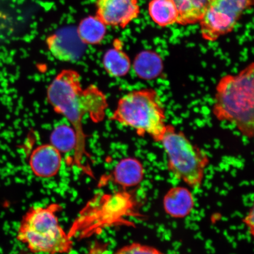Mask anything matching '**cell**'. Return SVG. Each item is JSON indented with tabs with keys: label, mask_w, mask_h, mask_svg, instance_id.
<instances>
[{
	"label": "cell",
	"mask_w": 254,
	"mask_h": 254,
	"mask_svg": "<svg viewBox=\"0 0 254 254\" xmlns=\"http://www.w3.org/2000/svg\"><path fill=\"white\" fill-rule=\"evenodd\" d=\"M51 144L61 153L74 151L77 136L71 126L62 125L57 126L50 135Z\"/></svg>",
	"instance_id": "obj_17"
},
{
	"label": "cell",
	"mask_w": 254,
	"mask_h": 254,
	"mask_svg": "<svg viewBox=\"0 0 254 254\" xmlns=\"http://www.w3.org/2000/svg\"><path fill=\"white\" fill-rule=\"evenodd\" d=\"M254 63L236 74H227L218 82L212 113L219 122L231 124L241 134L253 138L254 133Z\"/></svg>",
	"instance_id": "obj_2"
},
{
	"label": "cell",
	"mask_w": 254,
	"mask_h": 254,
	"mask_svg": "<svg viewBox=\"0 0 254 254\" xmlns=\"http://www.w3.org/2000/svg\"><path fill=\"white\" fill-rule=\"evenodd\" d=\"M110 119L134 130L141 137L148 135L160 142L166 131V109L158 92L151 88L134 90L120 98Z\"/></svg>",
	"instance_id": "obj_3"
},
{
	"label": "cell",
	"mask_w": 254,
	"mask_h": 254,
	"mask_svg": "<svg viewBox=\"0 0 254 254\" xmlns=\"http://www.w3.org/2000/svg\"><path fill=\"white\" fill-rule=\"evenodd\" d=\"M163 62L160 55L153 51L145 50L138 54L132 64L136 76L144 80L157 78L163 70Z\"/></svg>",
	"instance_id": "obj_13"
},
{
	"label": "cell",
	"mask_w": 254,
	"mask_h": 254,
	"mask_svg": "<svg viewBox=\"0 0 254 254\" xmlns=\"http://www.w3.org/2000/svg\"><path fill=\"white\" fill-rule=\"evenodd\" d=\"M243 222L245 224L251 236L253 237L254 235V211L253 206L244 217Z\"/></svg>",
	"instance_id": "obj_19"
},
{
	"label": "cell",
	"mask_w": 254,
	"mask_h": 254,
	"mask_svg": "<svg viewBox=\"0 0 254 254\" xmlns=\"http://www.w3.org/2000/svg\"><path fill=\"white\" fill-rule=\"evenodd\" d=\"M253 4V0H211L199 21L203 39L215 41L231 33Z\"/></svg>",
	"instance_id": "obj_6"
},
{
	"label": "cell",
	"mask_w": 254,
	"mask_h": 254,
	"mask_svg": "<svg viewBox=\"0 0 254 254\" xmlns=\"http://www.w3.org/2000/svg\"><path fill=\"white\" fill-rule=\"evenodd\" d=\"M103 64L105 70L111 77H125L131 67V60L124 50L123 43L120 40L114 41L113 46L104 54Z\"/></svg>",
	"instance_id": "obj_12"
},
{
	"label": "cell",
	"mask_w": 254,
	"mask_h": 254,
	"mask_svg": "<svg viewBox=\"0 0 254 254\" xmlns=\"http://www.w3.org/2000/svg\"><path fill=\"white\" fill-rule=\"evenodd\" d=\"M48 50L59 61H77L83 56L85 44L79 39L76 28H62L48 37L46 39Z\"/></svg>",
	"instance_id": "obj_8"
},
{
	"label": "cell",
	"mask_w": 254,
	"mask_h": 254,
	"mask_svg": "<svg viewBox=\"0 0 254 254\" xmlns=\"http://www.w3.org/2000/svg\"><path fill=\"white\" fill-rule=\"evenodd\" d=\"M114 254H166L155 248L138 243L121 248Z\"/></svg>",
	"instance_id": "obj_18"
},
{
	"label": "cell",
	"mask_w": 254,
	"mask_h": 254,
	"mask_svg": "<svg viewBox=\"0 0 254 254\" xmlns=\"http://www.w3.org/2000/svg\"><path fill=\"white\" fill-rule=\"evenodd\" d=\"M96 15L107 26L125 28L140 14L138 0H96Z\"/></svg>",
	"instance_id": "obj_7"
},
{
	"label": "cell",
	"mask_w": 254,
	"mask_h": 254,
	"mask_svg": "<svg viewBox=\"0 0 254 254\" xmlns=\"http://www.w3.org/2000/svg\"><path fill=\"white\" fill-rule=\"evenodd\" d=\"M62 206H33L23 216L17 239L31 252L49 254H69L73 249L71 237L59 224L57 213Z\"/></svg>",
	"instance_id": "obj_4"
},
{
	"label": "cell",
	"mask_w": 254,
	"mask_h": 254,
	"mask_svg": "<svg viewBox=\"0 0 254 254\" xmlns=\"http://www.w3.org/2000/svg\"><path fill=\"white\" fill-rule=\"evenodd\" d=\"M145 170L141 162L134 157L121 160L114 167V182L124 189L137 186L144 180Z\"/></svg>",
	"instance_id": "obj_11"
},
{
	"label": "cell",
	"mask_w": 254,
	"mask_h": 254,
	"mask_svg": "<svg viewBox=\"0 0 254 254\" xmlns=\"http://www.w3.org/2000/svg\"><path fill=\"white\" fill-rule=\"evenodd\" d=\"M32 172L40 178H52L59 173L62 164L61 152L52 144L39 146L32 151L29 159Z\"/></svg>",
	"instance_id": "obj_9"
},
{
	"label": "cell",
	"mask_w": 254,
	"mask_h": 254,
	"mask_svg": "<svg viewBox=\"0 0 254 254\" xmlns=\"http://www.w3.org/2000/svg\"><path fill=\"white\" fill-rule=\"evenodd\" d=\"M107 25L96 15L82 19L76 30L79 39L85 45L100 44L107 34Z\"/></svg>",
	"instance_id": "obj_14"
},
{
	"label": "cell",
	"mask_w": 254,
	"mask_h": 254,
	"mask_svg": "<svg viewBox=\"0 0 254 254\" xmlns=\"http://www.w3.org/2000/svg\"><path fill=\"white\" fill-rule=\"evenodd\" d=\"M47 97L55 112L64 117L74 129L77 136L74 163L89 174L83 163L84 158L88 157L83 120L87 117L94 123L102 122L108 107L106 95L94 85L82 87L79 73L64 69L48 87Z\"/></svg>",
	"instance_id": "obj_1"
},
{
	"label": "cell",
	"mask_w": 254,
	"mask_h": 254,
	"mask_svg": "<svg viewBox=\"0 0 254 254\" xmlns=\"http://www.w3.org/2000/svg\"><path fill=\"white\" fill-rule=\"evenodd\" d=\"M163 207L166 214L176 219L185 218L193 211L195 199L190 190L182 186L173 187L163 198Z\"/></svg>",
	"instance_id": "obj_10"
},
{
	"label": "cell",
	"mask_w": 254,
	"mask_h": 254,
	"mask_svg": "<svg viewBox=\"0 0 254 254\" xmlns=\"http://www.w3.org/2000/svg\"><path fill=\"white\" fill-rule=\"evenodd\" d=\"M179 12L177 24H194L201 20L211 0H173Z\"/></svg>",
	"instance_id": "obj_15"
},
{
	"label": "cell",
	"mask_w": 254,
	"mask_h": 254,
	"mask_svg": "<svg viewBox=\"0 0 254 254\" xmlns=\"http://www.w3.org/2000/svg\"><path fill=\"white\" fill-rule=\"evenodd\" d=\"M167 157L168 171L190 188L199 189L209 163L206 152L174 126L167 125L160 142Z\"/></svg>",
	"instance_id": "obj_5"
},
{
	"label": "cell",
	"mask_w": 254,
	"mask_h": 254,
	"mask_svg": "<svg viewBox=\"0 0 254 254\" xmlns=\"http://www.w3.org/2000/svg\"><path fill=\"white\" fill-rule=\"evenodd\" d=\"M148 12L152 20L160 27L177 23L179 18V12L173 0H151Z\"/></svg>",
	"instance_id": "obj_16"
},
{
	"label": "cell",
	"mask_w": 254,
	"mask_h": 254,
	"mask_svg": "<svg viewBox=\"0 0 254 254\" xmlns=\"http://www.w3.org/2000/svg\"><path fill=\"white\" fill-rule=\"evenodd\" d=\"M88 254H110L109 245L101 242H95Z\"/></svg>",
	"instance_id": "obj_20"
}]
</instances>
